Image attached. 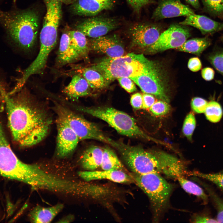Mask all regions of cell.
Wrapping results in <instances>:
<instances>
[{
    "label": "cell",
    "mask_w": 223,
    "mask_h": 223,
    "mask_svg": "<svg viewBox=\"0 0 223 223\" xmlns=\"http://www.w3.org/2000/svg\"><path fill=\"white\" fill-rule=\"evenodd\" d=\"M63 207L62 203L48 207L37 206L29 213V220L32 223H50L62 210Z\"/></svg>",
    "instance_id": "obj_21"
},
{
    "label": "cell",
    "mask_w": 223,
    "mask_h": 223,
    "mask_svg": "<svg viewBox=\"0 0 223 223\" xmlns=\"http://www.w3.org/2000/svg\"><path fill=\"white\" fill-rule=\"evenodd\" d=\"M201 184L208 194L217 211L216 220L218 223H223V199L221 198L209 185L203 182Z\"/></svg>",
    "instance_id": "obj_29"
},
{
    "label": "cell",
    "mask_w": 223,
    "mask_h": 223,
    "mask_svg": "<svg viewBox=\"0 0 223 223\" xmlns=\"http://www.w3.org/2000/svg\"><path fill=\"white\" fill-rule=\"evenodd\" d=\"M203 78L205 80L210 81L212 80L214 76V71L210 68L207 67L203 69L201 71Z\"/></svg>",
    "instance_id": "obj_43"
},
{
    "label": "cell",
    "mask_w": 223,
    "mask_h": 223,
    "mask_svg": "<svg viewBox=\"0 0 223 223\" xmlns=\"http://www.w3.org/2000/svg\"><path fill=\"white\" fill-rule=\"evenodd\" d=\"M74 219V216L72 215H69L61 219L58 222L68 223L72 222Z\"/></svg>",
    "instance_id": "obj_44"
},
{
    "label": "cell",
    "mask_w": 223,
    "mask_h": 223,
    "mask_svg": "<svg viewBox=\"0 0 223 223\" xmlns=\"http://www.w3.org/2000/svg\"><path fill=\"white\" fill-rule=\"evenodd\" d=\"M80 58L73 46L67 33L62 34L61 37L56 59L58 67L72 63Z\"/></svg>",
    "instance_id": "obj_20"
},
{
    "label": "cell",
    "mask_w": 223,
    "mask_h": 223,
    "mask_svg": "<svg viewBox=\"0 0 223 223\" xmlns=\"http://www.w3.org/2000/svg\"><path fill=\"white\" fill-rule=\"evenodd\" d=\"M58 116L56 154L59 157L64 158L73 152L79 140L67 122L61 117Z\"/></svg>",
    "instance_id": "obj_13"
},
{
    "label": "cell",
    "mask_w": 223,
    "mask_h": 223,
    "mask_svg": "<svg viewBox=\"0 0 223 223\" xmlns=\"http://www.w3.org/2000/svg\"><path fill=\"white\" fill-rule=\"evenodd\" d=\"M204 113L208 120L215 123L221 120L223 115V110L218 103L212 101L208 102Z\"/></svg>",
    "instance_id": "obj_30"
},
{
    "label": "cell",
    "mask_w": 223,
    "mask_h": 223,
    "mask_svg": "<svg viewBox=\"0 0 223 223\" xmlns=\"http://www.w3.org/2000/svg\"><path fill=\"white\" fill-rule=\"evenodd\" d=\"M114 4V0H75L71 8L75 15L93 16L104 10L112 9Z\"/></svg>",
    "instance_id": "obj_17"
},
{
    "label": "cell",
    "mask_w": 223,
    "mask_h": 223,
    "mask_svg": "<svg viewBox=\"0 0 223 223\" xmlns=\"http://www.w3.org/2000/svg\"><path fill=\"white\" fill-rule=\"evenodd\" d=\"M146 59L143 54L130 53L118 57L104 58L91 68L102 74L107 85L120 77L131 79L139 75Z\"/></svg>",
    "instance_id": "obj_4"
},
{
    "label": "cell",
    "mask_w": 223,
    "mask_h": 223,
    "mask_svg": "<svg viewBox=\"0 0 223 223\" xmlns=\"http://www.w3.org/2000/svg\"><path fill=\"white\" fill-rule=\"evenodd\" d=\"M130 102L132 106L134 109L138 110L142 108V95L139 93L133 94L131 96Z\"/></svg>",
    "instance_id": "obj_39"
},
{
    "label": "cell",
    "mask_w": 223,
    "mask_h": 223,
    "mask_svg": "<svg viewBox=\"0 0 223 223\" xmlns=\"http://www.w3.org/2000/svg\"><path fill=\"white\" fill-rule=\"evenodd\" d=\"M0 24L10 40L22 50L28 51L34 46L37 38L39 16L34 10L8 11L0 9Z\"/></svg>",
    "instance_id": "obj_2"
},
{
    "label": "cell",
    "mask_w": 223,
    "mask_h": 223,
    "mask_svg": "<svg viewBox=\"0 0 223 223\" xmlns=\"http://www.w3.org/2000/svg\"><path fill=\"white\" fill-rule=\"evenodd\" d=\"M170 109V106L168 103L161 100L155 102L149 110L154 115L160 116L167 114Z\"/></svg>",
    "instance_id": "obj_34"
},
{
    "label": "cell",
    "mask_w": 223,
    "mask_h": 223,
    "mask_svg": "<svg viewBox=\"0 0 223 223\" xmlns=\"http://www.w3.org/2000/svg\"><path fill=\"white\" fill-rule=\"evenodd\" d=\"M208 103V102L204 99L195 97L192 99L191 106L194 112L198 113H202L204 112Z\"/></svg>",
    "instance_id": "obj_36"
},
{
    "label": "cell",
    "mask_w": 223,
    "mask_h": 223,
    "mask_svg": "<svg viewBox=\"0 0 223 223\" xmlns=\"http://www.w3.org/2000/svg\"><path fill=\"white\" fill-rule=\"evenodd\" d=\"M63 92L72 98L86 96L91 92V87L85 78L80 74L74 75L69 83L65 87Z\"/></svg>",
    "instance_id": "obj_23"
},
{
    "label": "cell",
    "mask_w": 223,
    "mask_h": 223,
    "mask_svg": "<svg viewBox=\"0 0 223 223\" xmlns=\"http://www.w3.org/2000/svg\"><path fill=\"white\" fill-rule=\"evenodd\" d=\"M196 126V120L194 115L192 113L188 114L184 121L182 132L184 135L191 140Z\"/></svg>",
    "instance_id": "obj_33"
},
{
    "label": "cell",
    "mask_w": 223,
    "mask_h": 223,
    "mask_svg": "<svg viewBox=\"0 0 223 223\" xmlns=\"http://www.w3.org/2000/svg\"><path fill=\"white\" fill-rule=\"evenodd\" d=\"M188 68L192 71L197 72L202 67V64L200 59L197 57H193L189 60L188 63Z\"/></svg>",
    "instance_id": "obj_42"
},
{
    "label": "cell",
    "mask_w": 223,
    "mask_h": 223,
    "mask_svg": "<svg viewBox=\"0 0 223 223\" xmlns=\"http://www.w3.org/2000/svg\"><path fill=\"white\" fill-rule=\"evenodd\" d=\"M31 170V164L21 161L12 150L0 120V174L7 178L25 183Z\"/></svg>",
    "instance_id": "obj_7"
},
{
    "label": "cell",
    "mask_w": 223,
    "mask_h": 223,
    "mask_svg": "<svg viewBox=\"0 0 223 223\" xmlns=\"http://www.w3.org/2000/svg\"><path fill=\"white\" fill-rule=\"evenodd\" d=\"M77 135L79 140L92 139L111 145L113 139L107 136L96 125L66 107L57 104L55 108Z\"/></svg>",
    "instance_id": "obj_9"
},
{
    "label": "cell",
    "mask_w": 223,
    "mask_h": 223,
    "mask_svg": "<svg viewBox=\"0 0 223 223\" xmlns=\"http://www.w3.org/2000/svg\"><path fill=\"white\" fill-rule=\"evenodd\" d=\"M192 221L194 223H218L216 219L205 215H195L192 218Z\"/></svg>",
    "instance_id": "obj_41"
},
{
    "label": "cell",
    "mask_w": 223,
    "mask_h": 223,
    "mask_svg": "<svg viewBox=\"0 0 223 223\" xmlns=\"http://www.w3.org/2000/svg\"><path fill=\"white\" fill-rule=\"evenodd\" d=\"M119 152L132 172L139 174L161 173L156 156L139 146H132L113 140L111 145Z\"/></svg>",
    "instance_id": "obj_6"
},
{
    "label": "cell",
    "mask_w": 223,
    "mask_h": 223,
    "mask_svg": "<svg viewBox=\"0 0 223 223\" xmlns=\"http://www.w3.org/2000/svg\"><path fill=\"white\" fill-rule=\"evenodd\" d=\"M177 179L182 188L186 192L196 196L202 200L205 204L208 203V195L199 186L186 179L184 176L179 177Z\"/></svg>",
    "instance_id": "obj_28"
},
{
    "label": "cell",
    "mask_w": 223,
    "mask_h": 223,
    "mask_svg": "<svg viewBox=\"0 0 223 223\" xmlns=\"http://www.w3.org/2000/svg\"><path fill=\"white\" fill-rule=\"evenodd\" d=\"M211 43V40L208 37L193 38L186 41L177 49L180 51L199 55Z\"/></svg>",
    "instance_id": "obj_24"
},
{
    "label": "cell",
    "mask_w": 223,
    "mask_h": 223,
    "mask_svg": "<svg viewBox=\"0 0 223 223\" xmlns=\"http://www.w3.org/2000/svg\"><path fill=\"white\" fill-rule=\"evenodd\" d=\"M81 75L92 89H102L107 85L102 74L91 67L83 69L81 72Z\"/></svg>",
    "instance_id": "obj_27"
},
{
    "label": "cell",
    "mask_w": 223,
    "mask_h": 223,
    "mask_svg": "<svg viewBox=\"0 0 223 223\" xmlns=\"http://www.w3.org/2000/svg\"><path fill=\"white\" fill-rule=\"evenodd\" d=\"M189 174L197 176L207 180L213 183L223 190V171L215 173H208L195 171L190 172Z\"/></svg>",
    "instance_id": "obj_32"
},
{
    "label": "cell",
    "mask_w": 223,
    "mask_h": 223,
    "mask_svg": "<svg viewBox=\"0 0 223 223\" xmlns=\"http://www.w3.org/2000/svg\"><path fill=\"white\" fill-rule=\"evenodd\" d=\"M222 40H223V36H222Z\"/></svg>",
    "instance_id": "obj_47"
},
{
    "label": "cell",
    "mask_w": 223,
    "mask_h": 223,
    "mask_svg": "<svg viewBox=\"0 0 223 223\" xmlns=\"http://www.w3.org/2000/svg\"><path fill=\"white\" fill-rule=\"evenodd\" d=\"M67 33L73 46L80 58L86 57L89 50L86 36L77 30L69 31Z\"/></svg>",
    "instance_id": "obj_26"
},
{
    "label": "cell",
    "mask_w": 223,
    "mask_h": 223,
    "mask_svg": "<svg viewBox=\"0 0 223 223\" xmlns=\"http://www.w3.org/2000/svg\"><path fill=\"white\" fill-rule=\"evenodd\" d=\"M103 149L91 146L86 149L81 158L82 167L87 171H93L100 167L102 161Z\"/></svg>",
    "instance_id": "obj_22"
},
{
    "label": "cell",
    "mask_w": 223,
    "mask_h": 223,
    "mask_svg": "<svg viewBox=\"0 0 223 223\" xmlns=\"http://www.w3.org/2000/svg\"><path fill=\"white\" fill-rule=\"evenodd\" d=\"M78 174L81 178L86 181L107 179L120 183H134L133 178L129 174L119 170L80 171Z\"/></svg>",
    "instance_id": "obj_18"
},
{
    "label": "cell",
    "mask_w": 223,
    "mask_h": 223,
    "mask_svg": "<svg viewBox=\"0 0 223 223\" xmlns=\"http://www.w3.org/2000/svg\"><path fill=\"white\" fill-rule=\"evenodd\" d=\"M209 60L214 68L223 75V51L218 52L211 54Z\"/></svg>",
    "instance_id": "obj_35"
},
{
    "label": "cell",
    "mask_w": 223,
    "mask_h": 223,
    "mask_svg": "<svg viewBox=\"0 0 223 223\" xmlns=\"http://www.w3.org/2000/svg\"><path fill=\"white\" fill-rule=\"evenodd\" d=\"M143 103L142 108L149 109L155 102L154 96L151 94L145 93L142 94Z\"/></svg>",
    "instance_id": "obj_40"
},
{
    "label": "cell",
    "mask_w": 223,
    "mask_h": 223,
    "mask_svg": "<svg viewBox=\"0 0 223 223\" xmlns=\"http://www.w3.org/2000/svg\"><path fill=\"white\" fill-rule=\"evenodd\" d=\"M135 183L147 195L151 202L155 220L166 209L173 189L172 185L159 173H129Z\"/></svg>",
    "instance_id": "obj_5"
},
{
    "label": "cell",
    "mask_w": 223,
    "mask_h": 223,
    "mask_svg": "<svg viewBox=\"0 0 223 223\" xmlns=\"http://www.w3.org/2000/svg\"><path fill=\"white\" fill-rule=\"evenodd\" d=\"M119 25L120 22L115 18L96 16L79 23L76 28L86 36L93 38L105 35Z\"/></svg>",
    "instance_id": "obj_12"
},
{
    "label": "cell",
    "mask_w": 223,
    "mask_h": 223,
    "mask_svg": "<svg viewBox=\"0 0 223 223\" xmlns=\"http://www.w3.org/2000/svg\"><path fill=\"white\" fill-rule=\"evenodd\" d=\"M195 9H198L200 7L199 0H185Z\"/></svg>",
    "instance_id": "obj_45"
},
{
    "label": "cell",
    "mask_w": 223,
    "mask_h": 223,
    "mask_svg": "<svg viewBox=\"0 0 223 223\" xmlns=\"http://www.w3.org/2000/svg\"><path fill=\"white\" fill-rule=\"evenodd\" d=\"M179 24L196 28L203 34H213L223 29V23L214 20L206 16L195 14L186 16Z\"/></svg>",
    "instance_id": "obj_19"
},
{
    "label": "cell",
    "mask_w": 223,
    "mask_h": 223,
    "mask_svg": "<svg viewBox=\"0 0 223 223\" xmlns=\"http://www.w3.org/2000/svg\"><path fill=\"white\" fill-rule=\"evenodd\" d=\"M134 11L138 14L144 7L151 3L153 0H126Z\"/></svg>",
    "instance_id": "obj_38"
},
{
    "label": "cell",
    "mask_w": 223,
    "mask_h": 223,
    "mask_svg": "<svg viewBox=\"0 0 223 223\" xmlns=\"http://www.w3.org/2000/svg\"><path fill=\"white\" fill-rule=\"evenodd\" d=\"M131 79L144 93L153 95L161 100L169 102L164 74L156 62L147 59L140 75Z\"/></svg>",
    "instance_id": "obj_8"
},
{
    "label": "cell",
    "mask_w": 223,
    "mask_h": 223,
    "mask_svg": "<svg viewBox=\"0 0 223 223\" xmlns=\"http://www.w3.org/2000/svg\"><path fill=\"white\" fill-rule=\"evenodd\" d=\"M205 10L213 16L223 17V0H201Z\"/></svg>",
    "instance_id": "obj_31"
},
{
    "label": "cell",
    "mask_w": 223,
    "mask_h": 223,
    "mask_svg": "<svg viewBox=\"0 0 223 223\" xmlns=\"http://www.w3.org/2000/svg\"><path fill=\"white\" fill-rule=\"evenodd\" d=\"M120 85L126 91L131 93L136 91L137 89L133 81L128 77H121L117 79Z\"/></svg>",
    "instance_id": "obj_37"
},
{
    "label": "cell",
    "mask_w": 223,
    "mask_h": 223,
    "mask_svg": "<svg viewBox=\"0 0 223 223\" xmlns=\"http://www.w3.org/2000/svg\"><path fill=\"white\" fill-rule=\"evenodd\" d=\"M161 31L159 25L146 23L134 24L128 30L133 46L146 50L156 41Z\"/></svg>",
    "instance_id": "obj_11"
},
{
    "label": "cell",
    "mask_w": 223,
    "mask_h": 223,
    "mask_svg": "<svg viewBox=\"0 0 223 223\" xmlns=\"http://www.w3.org/2000/svg\"><path fill=\"white\" fill-rule=\"evenodd\" d=\"M19 91L11 96L0 87L14 140L23 146H30L39 143L46 136L52 119L26 89L22 88Z\"/></svg>",
    "instance_id": "obj_1"
},
{
    "label": "cell",
    "mask_w": 223,
    "mask_h": 223,
    "mask_svg": "<svg viewBox=\"0 0 223 223\" xmlns=\"http://www.w3.org/2000/svg\"><path fill=\"white\" fill-rule=\"evenodd\" d=\"M90 46L94 51L115 58L124 55L125 51L121 40L116 35L103 36L93 38Z\"/></svg>",
    "instance_id": "obj_14"
},
{
    "label": "cell",
    "mask_w": 223,
    "mask_h": 223,
    "mask_svg": "<svg viewBox=\"0 0 223 223\" xmlns=\"http://www.w3.org/2000/svg\"><path fill=\"white\" fill-rule=\"evenodd\" d=\"M152 153L158 160L161 173L166 176L177 179L188 174L184 164L176 157L163 151H155Z\"/></svg>",
    "instance_id": "obj_16"
},
{
    "label": "cell",
    "mask_w": 223,
    "mask_h": 223,
    "mask_svg": "<svg viewBox=\"0 0 223 223\" xmlns=\"http://www.w3.org/2000/svg\"><path fill=\"white\" fill-rule=\"evenodd\" d=\"M190 29L186 25L174 24L160 34L156 41L146 50L155 53L167 50L177 48L190 36Z\"/></svg>",
    "instance_id": "obj_10"
},
{
    "label": "cell",
    "mask_w": 223,
    "mask_h": 223,
    "mask_svg": "<svg viewBox=\"0 0 223 223\" xmlns=\"http://www.w3.org/2000/svg\"><path fill=\"white\" fill-rule=\"evenodd\" d=\"M59 2L61 3H63L66 4H72L75 1V0H54Z\"/></svg>",
    "instance_id": "obj_46"
},
{
    "label": "cell",
    "mask_w": 223,
    "mask_h": 223,
    "mask_svg": "<svg viewBox=\"0 0 223 223\" xmlns=\"http://www.w3.org/2000/svg\"><path fill=\"white\" fill-rule=\"evenodd\" d=\"M194 14L193 10L182 3L180 0H161L154 11L152 18L158 20L179 16L186 17Z\"/></svg>",
    "instance_id": "obj_15"
},
{
    "label": "cell",
    "mask_w": 223,
    "mask_h": 223,
    "mask_svg": "<svg viewBox=\"0 0 223 223\" xmlns=\"http://www.w3.org/2000/svg\"><path fill=\"white\" fill-rule=\"evenodd\" d=\"M103 155L101 168L103 170H119L129 174L115 152L110 147L103 148Z\"/></svg>",
    "instance_id": "obj_25"
},
{
    "label": "cell",
    "mask_w": 223,
    "mask_h": 223,
    "mask_svg": "<svg viewBox=\"0 0 223 223\" xmlns=\"http://www.w3.org/2000/svg\"><path fill=\"white\" fill-rule=\"evenodd\" d=\"M76 107L79 111L105 121L122 135L142 138L161 144L163 143L146 134L138 126L135 119L124 112L107 107Z\"/></svg>",
    "instance_id": "obj_3"
}]
</instances>
